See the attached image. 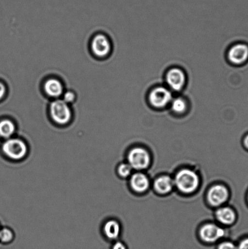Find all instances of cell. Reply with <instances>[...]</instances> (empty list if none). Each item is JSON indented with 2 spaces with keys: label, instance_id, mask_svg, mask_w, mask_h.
<instances>
[{
  "label": "cell",
  "instance_id": "1",
  "mask_svg": "<svg viewBox=\"0 0 248 249\" xmlns=\"http://www.w3.org/2000/svg\"><path fill=\"white\" fill-rule=\"evenodd\" d=\"M174 181V184L181 192L190 194L198 189L200 179L193 170L185 169L177 173Z\"/></svg>",
  "mask_w": 248,
  "mask_h": 249
},
{
  "label": "cell",
  "instance_id": "2",
  "mask_svg": "<svg viewBox=\"0 0 248 249\" xmlns=\"http://www.w3.org/2000/svg\"><path fill=\"white\" fill-rule=\"evenodd\" d=\"M50 113L52 120L61 125L69 123L72 119L71 109L62 99H56L50 104Z\"/></svg>",
  "mask_w": 248,
  "mask_h": 249
},
{
  "label": "cell",
  "instance_id": "3",
  "mask_svg": "<svg viewBox=\"0 0 248 249\" xmlns=\"http://www.w3.org/2000/svg\"><path fill=\"white\" fill-rule=\"evenodd\" d=\"M172 99L171 91L164 87L154 88L148 95V101L150 106L157 109L165 108L171 104Z\"/></svg>",
  "mask_w": 248,
  "mask_h": 249
},
{
  "label": "cell",
  "instance_id": "4",
  "mask_svg": "<svg viewBox=\"0 0 248 249\" xmlns=\"http://www.w3.org/2000/svg\"><path fill=\"white\" fill-rule=\"evenodd\" d=\"M2 150L5 155L12 160H20L25 157L28 147L20 139H9L2 145Z\"/></svg>",
  "mask_w": 248,
  "mask_h": 249
},
{
  "label": "cell",
  "instance_id": "5",
  "mask_svg": "<svg viewBox=\"0 0 248 249\" xmlns=\"http://www.w3.org/2000/svg\"><path fill=\"white\" fill-rule=\"evenodd\" d=\"M165 80L170 89L179 92L185 87L186 76L183 70L181 68H172L167 71Z\"/></svg>",
  "mask_w": 248,
  "mask_h": 249
},
{
  "label": "cell",
  "instance_id": "6",
  "mask_svg": "<svg viewBox=\"0 0 248 249\" xmlns=\"http://www.w3.org/2000/svg\"><path fill=\"white\" fill-rule=\"evenodd\" d=\"M129 164L135 170H143L150 164L149 154L145 149L138 147L133 148L128 155Z\"/></svg>",
  "mask_w": 248,
  "mask_h": 249
},
{
  "label": "cell",
  "instance_id": "7",
  "mask_svg": "<svg viewBox=\"0 0 248 249\" xmlns=\"http://www.w3.org/2000/svg\"><path fill=\"white\" fill-rule=\"evenodd\" d=\"M111 44L103 34H98L92 39L91 50L94 55L99 58L107 57L111 51Z\"/></svg>",
  "mask_w": 248,
  "mask_h": 249
},
{
  "label": "cell",
  "instance_id": "8",
  "mask_svg": "<svg viewBox=\"0 0 248 249\" xmlns=\"http://www.w3.org/2000/svg\"><path fill=\"white\" fill-rule=\"evenodd\" d=\"M225 235V231L214 224L204 226L200 231V236L204 242L212 244L217 242Z\"/></svg>",
  "mask_w": 248,
  "mask_h": 249
},
{
  "label": "cell",
  "instance_id": "9",
  "mask_svg": "<svg viewBox=\"0 0 248 249\" xmlns=\"http://www.w3.org/2000/svg\"><path fill=\"white\" fill-rule=\"evenodd\" d=\"M228 58L232 64H244L248 60V45L244 43L233 45L228 51Z\"/></svg>",
  "mask_w": 248,
  "mask_h": 249
},
{
  "label": "cell",
  "instance_id": "10",
  "mask_svg": "<svg viewBox=\"0 0 248 249\" xmlns=\"http://www.w3.org/2000/svg\"><path fill=\"white\" fill-rule=\"evenodd\" d=\"M229 192L227 187L222 185H216L211 188L208 192V198L211 205L220 206L227 201Z\"/></svg>",
  "mask_w": 248,
  "mask_h": 249
},
{
  "label": "cell",
  "instance_id": "11",
  "mask_svg": "<svg viewBox=\"0 0 248 249\" xmlns=\"http://www.w3.org/2000/svg\"><path fill=\"white\" fill-rule=\"evenodd\" d=\"M44 91L49 97L58 98L64 93V87L59 80L51 78L44 84Z\"/></svg>",
  "mask_w": 248,
  "mask_h": 249
},
{
  "label": "cell",
  "instance_id": "12",
  "mask_svg": "<svg viewBox=\"0 0 248 249\" xmlns=\"http://www.w3.org/2000/svg\"><path fill=\"white\" fill-rule=\"evenodd\" d=\"M131 187L135 192H143L149 187V181L145 174L142 173H137L131 178Z\"/></svg>",
  "mask_w": 248,
  "mask_h": 249
},
{
  "label": "cell",
  "instance_id": "13",
  "mask_svg": "<svg viewBox=\"0 0 248 249\" xmlns=\"http://www.w3.org/2000/svg\"><path fill=\"white\" fill-rule=\"evenodd\" d=\"M216 217L221 223L225 225H231L236 219V214L232 209L222 207L216 212Z\"/></svg>",
  "mask_w": 248,
  "mask_h": 249
},
{
  "label": "cell",
  "instance_id": "14",
  "mask_svg": "<svg viewBox=\"0 0 248 249\" xmlns=\"http://www.w3.org/2000/svg\"><path fill=\"white\" fill-rule=\"evenodd\" d=\"M174 185V180L168 176H163L154 182L155 189L160 194H167L171 191Z\"/></svg>",
  "mask_w": 248,
  "mask_h": 249
},
{
  "label": "cell",
  "instance_id": "15",
  "mask_svg": "<svg viewBox=\"0 0 248 249\" xmlns=\"http://www.w3.org/2000/svg\"><path fill=\"white\" fill-rule=\"evenodd\" d=\"M104 232L109 240H116L120 233V224L115 220L107 222L104 226Z\"/></svg>",
  "mask_w": 248,
  "mask_h": 249
},
{
  "label": "cell",
  "instance_id": "16",
  "mask_svg": "<svg viewBox=\"0 0 248 249\" xmlns=\"http://www.w3.org/2000/svg\"><path fill=\"white\" fill-rule=\"evenodd\" d=\"M16 127L13 122L5 119L0 122V136L4 138H9L16 132Z\"/></svg>",
  "mask_w": 248,
  "mask_h": 249
},
{
  "label": "cell",
  "instance_id": "17",
  "mask_svg": "<svg viewBox=\"0 0 248 249\" xmlns=\"http://www.w3.org/2000/svg\"><path fill=\"white\" fill-rule=\"evenodd\" d=\"M171 107L172 111L176 114H183L188 109V103L185 99L182 97H177L172 99L171 102Z\"/></svg>",
  "mask_w": 248,
  "mask_h": 249
},
{
  "label": "cell",
  "instance_id": "18",
  "mask_svg": "<svg viewBox=\"0 0 248 249\" xmlns=\"http://www.w3.org/2000/svg\"><path fill=\"white\" fill-rule=\"evenodd\" d=\"M14 238L13 233L8 229H2L0 231V240L2 243H7L11 242Z\"/></svg>",
  "mask_w": 248,
  "mask_h": 249
},
{
  "label": "cell",
  "instance_id": "19",
  "mask_svg": "<svg viewBox=\"0 0 248 249\" xmlns=\"http://www.w3.org/2000/svg\"><path fill=\"white\" fill-rule=\"evenodd\" d=\"M132 169V168L129 163H122L119 166L118 172L121 177L126 178L131 175Z\"/></svg>",
  "mask_w": 248,
  "mask_h": 249
},
{
  "label": "cell",
  "instance_id": "20",
  "mask_svg": "<svg viewBox=\"0 0 248 249\" xmlns=\"http://www.w3.org/2000/svg\"><path fill=\"white\" fill-rule=\"evenodd\" d=\"M76 96L74 92L71 91H66L63 94V101L67 104H71L75 101Z\"/></svg>",
  "mask_w": 248,
  "mask_h": 249
},
{
  "label": "cell",
  "instance_id": "21",
  "mask_svg": "<svg viewBox=\"0 0 248 249\" xmlns=\"http://www.w3.org/2000/svg\"><path fill=\"white\" fill-rule=\"evenodd\" d=\"M217 249H237V246L231 241H224L218 245Z\"/></svg>",
  "mask_w": 248,
  "mask_h": 249
},
{
  "label": "cell",
  "instance_id": "22",
  "mask_svg": "<svg viewBox=\"0 0 248 249\" xmlns=\"http://www.w3.org/2000/svg\"><path fill=\"white\" fill-rule=\"evenodd\" d=\"M237 249H248V237L243 239L237 245Z\"/></svg>",
  "mask_w": 248,
  "mask_h": 249
},
{
  "label": "cell",
  "instance_id": "23",
  "mask_svg": "<svg viewBox=\"0 0 248 249\" xmlns=\"http://www.w3.org/2000/svg\"><path fill=\"white\" fill-rule=\"evenodd\" d=\"M112 249H128L125 244L120 241H117L113 246Z\"/></svg>",
  "mask_w": 248,
  "mask_h": 249
},
{
  "label": "cell",
  "instance_id": "24",
  "mask_svg": "<svg viewBox=\"0 0 248 249\" xmlns=\"http://www.w3.org/2000/svg\"><path fill=\"white\" fill-rule=\"evenodd\" d=\"M6 87H5L4 84L0 82V100L3 98L5 94H6Z\"/></svg>",
  "mask_w": 248,
  "mask_h": 249
},
{
  "label": "cell",
  "instance_id": "25",
  "mask_svg": "<svg viewBox=\"0 0 248 249\" xmlns=\"http://www.w3.org/2000/svg\"><path fill=\"white\" fill-rule=\"evenodd\" d=\"M244 145L247 150H248V134L244 139Z\"/></svg>",
  "mask_w": 248,
  "mask_h": 249
},
{
  "label": "cell",
  "instance_id": "26",
  "mask_svg": "<svg viewBox=\"0 0 248 249\" xmlns=\"http://www.w3.org/2000/svg\"><path fill=\"white\" fill-rule=\"evenodd\" d=\"M247 200H248V195H247Z\"/></svg>",
  "mask_w": 248,
  "mask_h": 249
}]
</instances>
